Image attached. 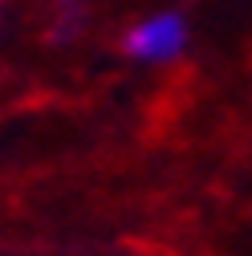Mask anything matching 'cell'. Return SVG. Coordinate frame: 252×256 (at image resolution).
<instances>
[{
	"mask_svg": "<svg viewBox=\"0 0 252 256\" xmlns=\"http://www.w3.org/2000/svg\"><path fill=\"white\" fill-rule=\"evenodd\" d=\"M183 37L187 28L175 12H163V16H150L142 20L130 37H126V49L134 57H146V61H163V57H175L183 49Z\"/></svg>",
	"mask_w": 252,
	"mask_h": 256,
	"instance_id": "1",
	"label": "cell"
}]
</instances>
